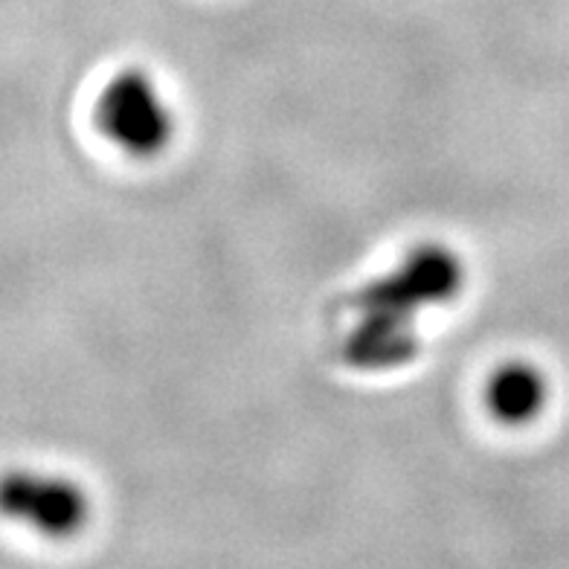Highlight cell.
Segmentation results:
<instances>
[{
  "label": "cell",
  "instance_id": "cell-3",
  "mask_svg": "<svg viewBox=\"0 0 569 569\" xmlns=\"http://www.w3.org/2000/svg\"><path fill=\"white\" fill-rule=\"evenodd\" d=\"M0 515L47 538H70L88 523L90 500L68 477L16 468L0 473Z\"/></svg>",
  "mask_w": 569,
  "mask_h": 569
},
{
  "label": "cell",
  "instance_id": "cell-1",
  "mask_svg": "<svg viewBox=\"0 0 569 569\" xmlns=\"http://www.w3.org/2000/svg\"><path fill=\"white\" fill-rule=\"evenodd\" d=\"M465 264L457 250L421 244L392 273L358 293V322L346 335L343 358L360 372H392L419 355L416 317L462 291Z\"/></svg>",
  "mask_w": 569,
  "mask_h": 569
},
{
  "label": "cell",
  "instance_id": "cell-2",
  "mask_svg": "<svg viewBox=\"0 0 569 569\" xmlns=\"http://www.w3.org/2000/svg\"><path fill=\"white\" fill-rule=\"evenodd\" d=\"M99 134L131 158H154L172 142L174 113L158 82L142 70H122L93 108Z\"/></svg>",
  "mask_w": 569,
  "mask_h": 569
},
{
  "label": "cell",
  "instance_id": "cell-4",
  "mask_svg": "<svg viewBox=\"0 0 569 569\" xmlns=\"http://www.w3.org/2000/svg\"><path fill=\"white\" fill-rule=\"evenodd\" d=\"M549 383L532 363H506L491 375L486 407L502 425H529L547 405Z\"/></svg>",
  "mask_w": 569,
  "mask_h": 569
}]
</instances>
